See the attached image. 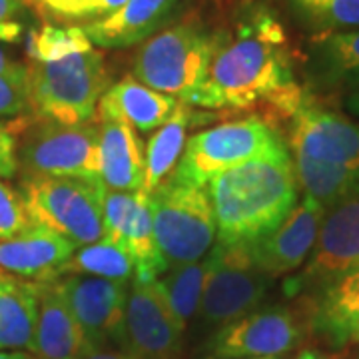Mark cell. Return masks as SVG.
Segmentation results:
<instances>
[{"label":"cell","mask_w":359,"mask_h":359,"mask_svg":"<svg viewBox=\"0 0 359 359\" xmlns=\"http://www.w3.org/2000/svg\"><path fill=\"white\" fill-rule=\"evenodd\" d=\"M60 276H92L128 283L136 276V262L124 245L102 240L74 252L60 269Z\"/></svg>","instance_id":"26"},{"label":"cell","mask_w":359,"mask_h":359,"mask_svg":"<svg viewBox=\"0 0 359 359\" xmlns=\"http://www.w3.org/2000/svg\"><path fill=\"white\" fill-rule=\"evenodd\" d=\"M36 318L39 283L0 276V349H30Z\"/></svg>","instance_id":"22"},{"label":"cell","mask_w":359,"mask_h":359,"mask_svg":"<svg viewBox=\"0 0 359 359\" xmlns=\"http://www.w3.org/2000/svg\"><path fill=\"white\" fill-rule=\"evenodd\" d=\"M346 106L353 112V114L359 116V80L349 82V92H347Z\"/></svg>","instance_id":"38"},{"label":"cell","mask_w":359,"mask_h":359,"mask_svg":"<svg viewBox=\"0 0 359 359\" xmlns=\"http://www.w3.org/2000/svg\"><path fill=\"white\" fill-rule=\"evenodd\" d=\"M182 335L176 318L154 282L130 283L122 341L134 359H180Z\"/></svg>","instance_id":"13"},{"label":"cell","mask_w":359,"mask_h":359,"mask_svg":"<svg viewBox=\"0 0 359 359\" xmlns=\"http://www.w3.org/2000/svg\"><path fill=\"white\" fill-rule=\"evenodd\" d=\"M359 268V196L325 212L306 268L287 280L290 295L302 290H325Z\"/></svg>","instance_id":"10"},{"label":"cell","mask_w":359,"mask_h":359,"mask_svg":"<svg viewBox=\"0 0 359 359\" xmlns=\"http://www.w3.org/2000/svg\"><path fill=\"white\" fill-rule=\"evenodd\" d=\"M20 8H22L20 0H0V25L11 20Z\"/></svg>","instance_id":"36"},{"label":"cell","mask_w":359,"mask_h":359,"mask_svg":"<svg viewBox=\"0 0 359 359\" xmlns=\"http://www.w3.org/2000/svg\"><path fill=\"white\" fill-rule=\"evenodd\" d=\"M248 359H278V358H248Z\"/></svg>","instance_id":"41"},{"label":"cell","mask_w":359,"mask_h":359,"mask_svg":"<svg viewBox=\"0 0 359 359\" xmlns=\"http://www.w3.org/2000/svg\"><path fill=\"white\" fill-rule=\"evenodd\" d=\"M25 126L18 144V168L25 180L100 178L98 124L36 118Z\"/></svg>","instance_id":"8"},{"label":"cell","mask_w":359,"mask_h":359,"mask_svg":"<svg viewBox=\"0 0 359 359\" xmlns=\"http://www.w3.org/2000/svg\"><path fill=\"white\" fill-rule=\"evenodd\" d=\"M287 138L294 154L359 170V124L304 96L290 118Z\"/></svg>","instance_id":"12"},{"label":"cell","mask_w":359,"mask_h":359,"mask_svg":"<svg viewBox=\"0 0 359 359\" xmlns=\"http://www.w3.org/2000/svg\"><path fill=\"white\" fill-rule=\"evenodd\" d=\"M30 110L26 68L16 74H0V118H16Z\"/></svg>","instance_id":"32"},{"label":"cell","mask_w":359,"mask_h":359,"mask_svg":"<svg viewBox=\"0 0 359 359\" xmlns=\"http://www.w3.org/2000/svg\"><path fill=\"white\" fill-rule=\"evenodd\" d=\"M0 359H34L25 351H0Z\"/></svg>","instance_id":"39"},{"label":"cell","mask_w":359,"mask_h":359,"mask_svg":"<svg viewBox=\"0 0 359 359\" xmlns=\"http://www.w3.org/2000/svg\"><path fill=\"white\" fill-rule=\"evenodd\" d=\"M313 325L335 346L359 344V268L321 290Z\"/></svg>","instance_id":"21"},{"label":"cell","mask_w":359,"mask_h":359,"mask_svg":"<svg viewBox=\"0 0 359 359\" xmlns=\"http://www.w3.org/2000/svg\"><path fill=\"white\" fill-rule=\"evenodd\" d=\"M302 337L304 330L294 309L283 306L254 309L222 325L212 341V353L218 359L278 358L294 349Z\"/></svg>","instance_id":"11"},{"label":"cell","mask_w":359,"mask_h":359,"mask_svg":"<svg viewBox=\"0 0 359 359\" xmlns=\"http://www.w3.org/2000/svg\"><path fill=\"white\" fill-rule=\"evenodd\" d=\"M86 50H92V42L82 26L44 25L26 39L30 62H54Z\"/></svg>","instance_id":"29"},{"label":"cell","mask_w":359,"mask_h":359,"mask_svg":"<svg viewBox=\"0 0 359 359\" xmlns=\"http://www.w3.org/2000/svg\"><path fill=\"white\" fill-rule=\"evenodd\" d=\"M208 269H210V254L200 262L166 269L158 280H154L156 290L164 297L182 330H186L188 323L194 320V316L198 313Z\"/></svg>","instance_id":"25"},{"label":"cell","mask_w":359,"mask_h":359,"mask_svg":"<svg viewBox=\"0 0 359 359\" xmlns=\"http://www.w3.org/2000/svg\"><path fill=\"white\" fill-rule=\"evenodd\" d=\"M304 96L283 26L271 11L256 4L240 13L231 32H219L208 76L192 104L212 110L266 106L276 118H292Z\"/></svg>","instance_id":"1"},{"label":"cell","mask_w":359,"mask_h":359,"mask_svg":"<svg viewBox=\"0 0 359 359\" xmlns=\"http://www.w3.org/2000/svg\"><path fill=\"white\" fill-rule=\"evenodd\" d=\"M108 72L98 50H86L54 62H28L26 86L36 118L60 124H84L96 114L108 90Z\"/></svg>","instance_id":"4"},{"label":"cell","mask_w":359,"mask_h":359,"mask_svg":"<svg viewBox=\"0 0 359 359\" xmlns=\"http://www.w3.org/2000/svg\"><path fill=\"white\" fill-rule=\"evenodd\" d=\"M180 6L182 0H126L118 11L82 28L96 46L130 48L164 30Z\"/></svg>","instance_id":"17"},{"label":"cell","mask_w":359,"mask_h":359,"mask_svg":"<svg viewBox=\"0 0 359 359\" xmlns=\"http://www.w3.org/2000/svg\"><path fill=\"white\" fill-rule=\"evenodd\" d=\"M78 359H134L126 351H102V349H94V351H86L84 355Z\"/></svg>","instance_id":"35"},{"label":"cell","mask_w":359,"mask_h":359,"mask_svg":"<svg viewBox=\"0 0 359 359\" xmlns=\"http://www.w3.org/2000/svg\"><path fill=\"white\" fill-rule=\"evenodd\" d=\"M295 16L318 34L359 28V0H287Z\"/></svg>","instance_id":"28"},{"label":"cell","mask_w":359,"mask_h":359,"mask_svg":"<svg viewBox=\"0 0 359 359\" xmlns=\"http://www.w3.org/2000/svg\"><path fill=\"white\" fill-rule=\"evenodd\" d=\"M28 224L32 222L28 218L22 194L0 182V240L25 230Z\"/></svg>","instance_id":"31"},{"label":"cell","mask_w":359,"mask_h":359,"mask_svg":"<svg viewBox=\"0 0 359 359\" xmlns=\"http://www.w3.org/2000/svg\"><path fill=\"white\" fill-rule=\"evenodd\" d=\"M156 248L166 268L204 259L218 240L205 188L168 178L148 194Z\"/></svg>","instance_id":"5"},{"label":"cell","mask_w":359,"mask_h":359,"mask_svg":"<svg viewBox=\"0 0 359 359\" xmlns=\"http://www.w3.org/2000/svg\"><path fill=\"white\" fill-rule=\"evenodd\" d=\"M74 252L76 245L65 236L32 222L25 230L0 240V276L54 282Z\"/></svg>","instance_id":"16"},{"label":"cell","mask_w":359,"mask_h":359,"mask_svg":"<svg viewBox=\"0 0 359 359\" xmlns=\"http://www.w3.org/2000/svg\"><path fill=\"white\" fill-rule=\"evenodd\" d=\"M285 144L268 120L257 116L224 122L202 130L186 142L184 154L170 180L204 188L218 174L256 156L269 154Z\"/></svg>","instance_id":"7"},{"label":"cell","mask_w":359,"mask_h":359,"mask_svg":"<svg viewBox=\"0 0 359 359\" xmlns=\"http://www.w3.org/2000/svg\"><path fill=\"white\" fill-rule=\"evenodd\" d=\"M192 108L190 104L178 102L174 114L156 130L154 136L148 140L144 160H146V174H144V192L152 194L166 182L172 172L178 166L180 158L186 148V132L192 124Z\"/></svg>","instance_id":"23"},{"label":"cell","mask_w":359,"mask_h":359,"mask_svg":"<svg viewBox=\"0 0 359 359\" xmlns=\"http://www.w3.org/2000/svg\"><path fill=\"white\" fill-rule=\"evenodd\" d=\"M271 278L257 269L248 244H216L210 252V269L200 299L205 325H226L254 311L268 294Z\"/></svg>","instance_id":"9"},{"label":"cell","mask_w":359,"mask_h":359,"mask_svg":"<svg viewBox=\"0 0 359 359\" xmlns=\"http://www.w3.org/2000/svg\"><path fill=\"white\" fill-rule=\"evenodd\" d=\"M104 192L100 178L25 180L28 218L58 231L76 248L104 240Z\"/></svg>","instance_id":"6"},{"label":"cell","mask_w":359,"mask_h":359,"mask_svg":"<svg viewBox=\"0 0 359 359\" xmlns=\"http://www.w3.org/2000/svg\"><path fill=\"white\" fill-rule=\"evenodd\" d=\"M222 30H210L200 20L166 26L142 42L132 60V78L160 94L192 104L204 84Z\"/></svg>","instance_id":"3"},{"label":"cell","mask_w":359,"mask_h":359,"mask_svg":"<svg viewBox=\"0 0 359 359\" xmlns=\"http://www.w3.org/2000/svg\"><path fill=\"white\" fill-rule=\"evenodd\" d=\"M86 339L88 351L112 339H122L130 285L92 276H66L58 280Z\"/></svg>","instance_id":"14"},{"label":"cell","mask_w":359,"mask_h":359,"mask_svg":"<svg viewBox=\"0 0 359 359\" xmlns=\"http://www.w3.org/2000/svg\"><path fill=\"white\" fill-rule=\"evenodd\" d=\"M180 100L144 86L136 78L126 76L102 94L96 114L98 120L122 122L138 132H154L174 114Z\"/></svg>","instance_id":"19"},{"label":"cell","mask_w":359,"mask_h":359,"mask_svg":"<svg viewBox=\"0 0 359 359\" xmlns=\"http://www.w3.org/2000/svg\"><path fill=\"white\" fill-rule=\"evenodd\" d=\"M18 170V144L13 128L0 124V178H13Z\"/></svg>","instance_id":"33"},{"label":"cell","mask_w":359,"mask_h":359,"mask_svg":"<svg viewBox=\"0 0 359 359\" xmlns=\"http://www.w3.org/2000/svg\"><path fill=\"white\" fill-rule=\"evenodd\" d=\"M20 34H22V26L18 25V22L6 20V22L0 25V40L2 42H16V40L20 39Z\"/></svg>","instance_id":"34"},{"label":"cell","mask_w":359,"mask_h":359,"mask_svg":"<svg viewBox=\"0 0 359 359\" xmlns=\"http://www.w3.org/2000/svg\"><path fill=\"white\" fill-rule=\"evenodd\" d=\"M292 156L283 146L218 174L205 184L218 244H254L276 230L297 204Z\"/></svg>","instance_id":"2"},{"label":"cell","mask_w":359,"mask_h":359,"mask_svg":"<svg viewBox=\"0 0 359 359\" xmlns=\"http://www.w3.org/2000/svg\"><path fill=\"white\" fill-rule=\"evenodd\" d=\"M295 359H325L321 355L320 351H316V349H306V351H302L299 355Z\"/></svg>","instance_id":"40"},{"label":"cell","mask_w":359,"mask_h":359,"mask_svg":"<svg viewBox=\"0 0 359 359\" xmlns=\"http://www.w3.org/2000/svg\"><path fill=\"white\" fill-rule=\"evenodd\" d=\"M313 60L330 80H359V28L311 39Z\"/></svg>","instance_id":"27"},{"label":"cell","mask_w":359,"mask_h":359,"mask_svg":"<svg viewBox=\"0 0 359 359\" xmlns=\"http://www.w3.org/2000/svg\"><path fill=\"white\" fill-rule=\"evenodd\" d=\"M323 216L325 208L313 198L304 196L276 230L254 244H248L257 269L269 278H278L299 268L316 245Z\"/></svg>","instance_id":"15"},{"label":"cell","mask_w":359,"mask_h":359,"mask_svg":"<svg viewBox=\"0 0 359 359\" xmlns=\"http://www.w3.org/2000/svg\"><path fill=\"white\" fill-rule=\"evenodd\" d=\"M39 283V318L30 351L40 359H78L88 351L58 280Z\"/></svg>","instance_id":"18"},{"label":"cell","mask_w":359,"mask_h":359,"mask_svg":"<svg viewBox=\"0 0 359 359\" xmlns=\"http://www.w3.org/2000/svg\"><path fill=\"white\" fill-rule=\"evenodd\" d=\"M292 162L297 186L304 188L306 196L323 205L325 212L359 196V170L318 162L297 154H294Z\"/></svg>","instance_id":"24"},{"label":"cell","mask_w":359,"mask_h":359,"mask_svg":"<svg viewBox=\"0 0 359 359\" xmlns=\"http://www.w3.org/2000/svg\"><path fill=\"white\" fill-rule=\"evenodd\" d=\"M126 0H36L44 13L65 22H96L118 11Z\"/></svg>","instance_id":"30"},{"label":"cell","mask_w":359,"mask_h":359,"mask_svg":"<svg viewBox=\"0 0 359 359\" xmlns=\"http://www.w3.org/2000/svg\"><path fill=\"white\" fill-rule=\"evenodd\" d=\"M25 68V65L14 62L13 58L2 50V46H0V74H16V72H22Z\"/></svg>","instance_id":"37"},{"label":"cell","mask_w":359,"mask_h":359,"mask_svg":"<svg viewBox=\"0 0 359 359\" xmlns=\"http://www.w3.org/2000/svg\"><path fill=\"white\" fill-rule=\"evenodd\" d=\"M98 164L100 180L108 190H144V146L136 136V130L126 124L114 120H98Z\"/></svg>","instance_id":"20"}]
</instances>
